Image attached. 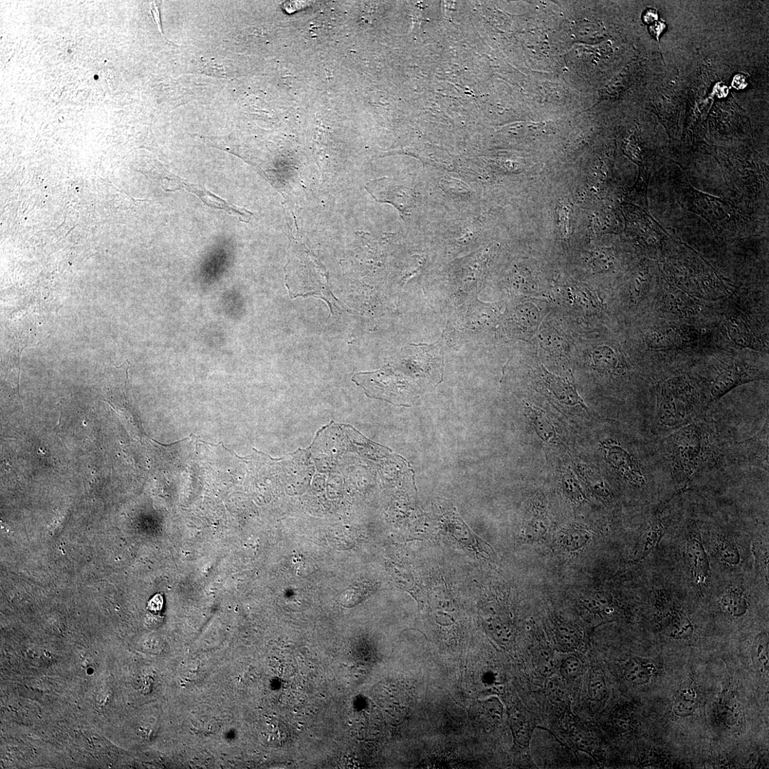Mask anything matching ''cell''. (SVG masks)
I'll list each match as a JSON object with an SVG mask.
<instances>
[{
	"label": "cell",
	"mask_w": 769,
	"mask_h": 769,
	"mask_svg": "<svg viewBox=\"0 0 769 769\" xmlns=\"http://www.w3.org/2000/svg\"><path fill=\"white\" fill-rule=\"evenodd\" d=\"M709 405L699 380L680 375L657 384L655 402L648 432L655 439L691 424L708 415Z\"/></svg>",
	"instance_id": "2"
},
{
	"label": "cell",
	"mask_w": 769,
	"mask_h": 769,
	"mask_svg": "<svg viewBox=\"0 0 769 769\" xmlns=\"http://www.w3.org/2000/svg\"><path fill=\"white\" fill-rule=\"evenodd\" d=\"M666 28V23L660 21H656L650 25V27H649V31L650 34L654 36V38H656L657 41H659V36H661Z\"/></svg>",
	"instance_id": "33"
},
{
	"label": "cell",
	"mask_w": 769,
	"mask_h": 769,
	"mask_svg": "<svg viewBox=\"0 0 769 769\" xmlns=\"http://www.w3.org/2000/svg\"><path fill=\"white\" fill-rule=\"evenodd\" d=\"M767 639V637H765L764 639H761L758 645V648L757 649L756 655L758 662L761 663L760 665H761L762 668H764L766 669H768V648Z\"/></svg>",
	"instance_id": "32"
},
{
	"label": "cell",
	"mask_w": 769,
	"mask_h": 769,
	"mask_svg": "<svg viewBox=\"0 0 769 769\" xmlns=\"http://www.w3.org/2000/svg\"><path fill=\"white\" fill-rule=\"evenodd\" d=\"M549 526V517L547 509L541 502L536 503L530 509L525 525V537L528 541H538L546 534Z\"/></svg>",
	"instance_id": "12"
},
{
	"label": "cell",
	"mask_w": 769,
	"mask_h": 769,
	"mask_svg": "<svg viewBox=\"0 0 769 769\" xmlns=\"http://www.w3.org/2000/svg\"><path fill=\"white\" fill-rule=\"evenodd\" d=\"M527 418L538 436L548 444H556L559 435L553 421L542 410L530 406L527 408Z\"/></svg>",
	"instance_id": "11"
},
{
	"label": "cell",
	"mask_w": 769,
	"mask_h": 769,
	"mask_svg": "<svg viewBox=\"0 0 769 769\" xmlns=\"http://www.w3.org/2000/svg\"><path fill=\"white\" fill-rule=\"evenodd\" d=\"M366 189L378 202L394 206L401 215L411 213L415 206L417 196L415 191L398 184L393 180L382 178L372 181Z\"/></svg>",
	"instance_id": "7"
},
{
	"label": "cell",
	"mask_w": 769,
	"mask_h": 769,
	"mask_svg": "<svg viewBox=\"0 0 769 769\" xmlns=\"http://www.w3.org/2000/svg\"><path fill=\"white\" fill-rule=\"evenodd\" d=\"M768 417L761 428L745 441L731 443L729 459L732 467H754L768 473Z\"/></svg>",
	"instance_id": "6"
},
{
	"label": "cell",
	"mask_w": 769,
	"mask_h": 769,
	"mask_svg": "<svg viewBox=\"0 0 769 769\" xmlns=\"http://www.w3.org/2000/svg\"><path fill=\"white\" fill-rule=\"evenodd\" d=\"M284 270L291 298L317 297L326 302L332 314L334 309H339V302L332 294L324 268L303 245H295Z\"/></svg>",
	"instance_id": "3"
},
{
	"label": "cell",
	"mask_w": 769,
	"mask_h": 769,
	"mask_svg": "<svg viewBox=\"0 0 769 769\" xmlns=\"http://www.w3.org/2000/svg\"><path fill=\"white\" fill-rule=\"evenodd\" d=\"M557 681L548 682L546 686L548 697L552 702L560 707H566L569 705V697L566 691Z\"/></svg>",
	"instance_id": "29"
},
{
	"label": "cell",
	"mask_w": 769,
	"mask_h": 769,
	"mask_svg": "<svg viewBox=\"0 0 769 769\" xmlns=\"http://www.w3.org/2000/svg\"><path fill=\"white\" fill-rule=\"evenodd\" d=\"M353 380L363 389L366 395L389 402L399 391L402 382L388 367L376 372L358 374Z\"/></svg>",
	"instance_id": "8"
},
{
	"label": "cell",
	"mask_w": 769,
	"mask_h": 769,
	"mask_svg": "<svg viewBox=\"0 0 769 769\" xmlns=\"http://www.w3.org/2000/svg\"><path fill=\"white\" fill-rule=\"evenodd\" d=\"M675 186L683 208L702 216L713 230H721L737 219L738 212L733 205L696 190L683 176L677 178Z\"/></svg>",
	"instance_id": "4"
},
{
	"label": "cell",
	"mask_w": 769,
	"mask_h": 769,
	"mask_svg": "<svg viewBox=\"0 0 769 769\" xmlns=\"http://www.w3.org/2000/svg\"><path fill=\"white\" fill-rule=\"evenodd\" d=\"M694 709V702L692 698L687 697L686 695H681V697L676 701L674 706V713L679 716L690 715Z\"/></svg>",
	"instance_id": "31"
},
{
	"label": "cell",
	"mask_w": 769,
	"mask_h": 769,
	"mask_svg": "<svg viewBox=\"0 0 769 769\" xmlns=\"http://www.w3.org/2000/svg\"><path fill=\"white\" fill-rule=\"evenodd\" d=\"M720 559L729 565H737L740 561L738 548L727 540L720 541L716 546Z\"/></svg>",
	"instance_id": "28"
},
{
	"label": "cell",
	"mask_w": 769,
	"mask_h": 769,
	"mask_svg": "<svg viewBox=\"0 0 769 769\" xmlns=\"http://www.w3.org/2000/svg\"><path fill=\"white\" fill-rule=\"evenodd\" d=\"M578 469L579 474L585 484L587 485L590 491L595 493L597 497L605 501H611L613 500L612 489L607 480L604 478L602 476L596 471L595 472L589 467L583 465L578 466Z\"/></svg>",
	"instance_id": "13"
},
{
	"label": "cell",
	"mask_w": 769,
	"mask_h": 769,
	"mask_svg": "<svg viewBox=\"0 0 769 769\" xmlns=\"http://www.w3.org/2000/svg\"><path fill=\"white\" fill-rule=\"evenodd\" d=\"M658 19V14L656 10L650 9L645 12L643 16L644 22L647 24H652Z\"/></svg>",
	"instance_id": "34"
},
{
	"label": "cell",
	"mask_w": 769,
	"mask_h": 769,
	"mask_svg": "<svg viewBox=\"0 0 769 769\" xmlns=\"http://www.w3.org/2000/svg\"><path fill=\"white\" fill-rule=\"evenodd\" d=\"M547 381L548 387H549V389L554 393V395L561 404L567 406H574L578 404L582 405L583 402L581 400L570 384L564 383L561 379H557L552 377H548Z\"/></svg>",
	"instance_id": "20"
},
{
	"label": "cell",
	"mask_w": 769,
	"mask_h": 769,
	"mask_svg": "<svg viewBox=\"0 0 769 769\" xmlns=\"http://www.w3.org/2000/svg\"><path fill=\"white\" fill-rule=\"evenodd\" d=\"M720 600L722 609L732 616H741L748 609L746 599L739 591H728Z\"/></svg>",
	"instance_id": "22"
},
{
	"label": "cell",
	"mask_w": 769,
	"mask_h": 769,
	"mask_svg": "<svg viewBox=\"0 0 769 769\" xmlns=\"http://www.w3.org/2000/svg\"><path fill=\"white\" fill-rule=\"evenodd\" d=\"M591 539V535L588 529L574 525L563 530L561 543L566 550L574 552L587 546Z\"/></svg>",
	"instance_id": "16"
},
{
	"label": "cell",
	"mask_w": 769,
	"mask_h": 769,
	"mask_svg": "<svg viewBox=\"0 0 769 769\" xmlns=\"http://www.w3.org/2000/svg\"><path fill=\"white\" fill-rule=\"evenodd\" d=\"M613 603L612 596L607 593H597L582 600L583 607L593 615L607 613Z\"/></svg>",
	"instance_id": "23"
},
{
	"label": "cell",
	"mask_w": 769,
	"mask_h": 769,
	"mask_svg": "<svg viewBox=\"0 0 769 769\" xmlns=\"http://www.w3.org/2000/svg\"><path fill=\"white\" fill-rule=\"evenodd\" d=\"M151 5V11H152V12L154 14V16L155 17V21H156V24L158 25V29L160 32H162L160 18V12H159L158 8L157 7V5L155 3H153V5Z\"/></svg>",
	"instance_id": "35"
},
{
	"label": "cell",
	"mask_w": 769,
	"mask_h": 769,
	"mask_svg": "<svg viewBox=\"0 0 769 769\" xmlns=\"http://www.w3.org/2000/svg\"><path fill=\"white\" fill-rule=\"evenodd\" d=\"M653 666L646 662L633 658L628 661L624 668L626 679L633 685H642L648 683L651 679Z\"/></svg>",
	"instance_id": "18"
},
{
	"label": "cell",
	"mask_w": 769,
	"mask_h": 769,
	"mask_svg": "<svg viewBox=\"0 0 769 769\" xmlns=\"http://www.w3.org/2000/svg\"><path fill=\"white\" fill-rule=\"evenodd\" d=\"M376 589V584L370 582H358L354 583L352 587L341 595L340 601L343 607L346 608H352L360 603L364 599L374 593Z\"/></svg>",
	"instance_id": "19"
},
{
	"label": "cell",
	"mask_w": 769,
	"mask_h": 769,
	"mask_svg": "<svg viewBox=\"0 0 769 769\" xmlns=\"http://www.w3.org/2000/svg\"><path fill=\"white\" fill-rule=\"evenodd\" d=\"M570 734L578 749L596 759L597 742L589 727L581 723L573 724L570 727Z\"/></svg>",
	"instance_id": "14"
},
{
	"label": "cell",
	"mask_w": 769,
	"mask_h": 769,
	"mask_svg": "<svg viewBox=\"0 0 769 769\" xmlns=\"http://www.w3.org/2000/svg\"><path fill=\"white\" fill-rule=\"evenodd\" d=\"M740 77H741V76H740V75H738V76L735 77V80H736V81H737V82L739 81V82H741V81H740ZM742 82H743V83H739V86H737V88H740L741 86H742V87H743V86H744V87H745V86H746V85L744 84L746 83V82H745V79L742 80Z\"/></svg>",
	"instance_id": "36"
},
{
	"label": "cell",
	"mask_w": 769,
	"mask_h": 769,
	"mask_svg": "<svg viewBox=\"0 0 769 769\" xmlns=\"http://www.w3.org/2000/svg\"><path fill=\"white\" fill-rule=\"evenodd\" d=\"M584 666L581 659L576 655L567 657L561 662L560 673L567 681H575L582 675Z\"/></svg>",
	"instance_id": "26"
},
{
	"label": "cell",
	"mask_w": 769,
	"mask_h": 769,
	"mask_svg": "<svg viewBox=\"0 0 769 769\" xmlns=\"http://www.w3.org/2000/svg\"><path fill=\"white\" fill-rule=\"evenodd\" d=\"M607 685L603 674L599 670L591 671L588 682V694L591 700L601 702L606 698Z\"/></svg>",
	"instance_id": "25"
},
{
	"label": "cell",
	"mask_w": 769,
	"mask_h": 769,
	"mask_svg": "<svg viewBox=\"0 0 769 769\" xmlns=\"http://www.w3.org/2000/svg\"><path fill=\"white\" fill-rule=\"evenodd\" d=\"M687 539L686 557L696 583L704 584L709 575V563L700 534L692 533Z\"/></svg>",
	"instance_id": "9"
},
{
	"label": "cell",
	"mask_w": 769,
	"mask_h": 769,
	"mask_svg": "<svg viewBox=\"0 0 769 769\" xmlns=\"http://www.w3.org/2000/svg\"><path fill=\"white\" fill-rule=\"evenodd\" d=\"M729 334L737 345L750 347L754 343V335L746 324L732 319L728 323Z\"/></svg>",
	"instance_id": "24"
},
{
	"label": "cell",
	"mask_w": 769,
	"mask_h": 769,
	"mask_svg": "<svg viewBox=\"0 0 769 769\" xmlns=\"http://www.w3.org/2000/svg\"><path fill=\"white\" fill-rule=\"evenodd\" d=\"M509 723L515 743L522 748H528L536 727L532 717L526 709L514 707L510 709Z\"/></svg>",
	"instance_id": "10"
},
{
	"label": "cell",
	"mask_w": 769,
	"mask_h": 769,
	"mask_svg": "<svg viewBox=\"0 0 769 769\" xmlns=\"http://www.w3.org/2000/svg\"><path fill=\"white\" fill-rule=\"evenodd\" d=\"M504 709L502 704L498 698H491L483 702H479L476 713L480 721L492 727L499 725L503 718Z\"/></svg>",
	"instance_id": "17"
},
{
	"label": "cell",
	"mask_w": 769,
	"mask_h": 769,
	"mask_svg": "<svg viewBox=\"0 0 769 769\" xmlns=\"http://www.w3.org/2000/svg\"><path fill=\"white\" fill-rule=\"evenodd\" d=\"M670 636L674 638L687 637L693 631L690 622L682 615H676L672 620Z\"/></svg>",
	"instance_id": "30"
},
{
	"label": "cell",
	"mask_w": 769,
	"mask_h": 769,
	"mask_svg": "<svg viewBox=\"0 0 769 769\" xmlns=\"http://www.w3.org/2000/svg\"><path fill=\"white\" fill-rule=\"evenodd\" d=\"M681 341V335L673 330L654 332L648 338V344L657 349H666L680 345Z\"/></svg>",
	"instance_id": "27"
},
{
	"label": "cell",
	"mask_w": 769,
	"mask_h": 769,
	"mask_svg": "<svg viewBox=\"0 0 769 769\" xmlns=\"http://www.w3.org/2000/svg\"><path fill=\"white\" fill-rule=\"evenodd\" d=\"M656 441L676 492L717 480L733 468L731 442L708 415Z\"/></svg>",
	"instance_id": "1"
},
{
	"label": "cell",
	"mask_w": 769,
	"mask_h": 769,
	"mask_svg": "<svg viewBox=\"0 0 769 769\" xmlns=\"http://www.w3.org/2000/svg\"><path fill=\"white\" fill-rule=\"evenodd\" d=\"M557 643L563 652L576 650L581 645L583 635L574 626L566 622H560L555 631Z\"/></svg>",
	"instance_id": "15"
},
{
	"label": "cell",
	"mask_w": 769,
	"mask_h": 769,
	"mask_svg": "<svg viewBox=\"0 0 769 769\" xmlns=\"http://www.w3.org/2000/svg\"><path fill=\"white\" fill-rule=\"evenodd\" d=\"M768 372L756 365L743 362L729 363L710 377L698 378L703 389L707 404L710 406L732 389L741 384L766 379Z\"/></svg>",
	"instance_id": "5"
},
{
	"label": "cell",
	"mask_w": 769,
	"mask_h": 769,
	"mask_svg": "<svg viewBox=\"0 0 769 769\" xmlns=\"http://www.w3.org/2000/svg\"><path fill=\"white\" fill-rule=\"evenodd\" d=\"M561 485L565 497L573 503L582 504L587 500L578 480L570 470L561 472Z\"/></svg>",
	"instance_id": "21"
}]
</instances>
